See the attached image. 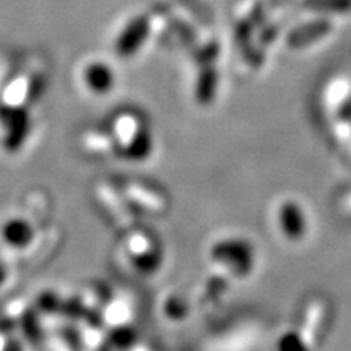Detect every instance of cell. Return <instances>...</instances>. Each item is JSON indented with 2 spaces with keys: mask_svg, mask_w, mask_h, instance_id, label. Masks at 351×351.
I'll return each mask as SVG.
<instances>
[]
</instances>
